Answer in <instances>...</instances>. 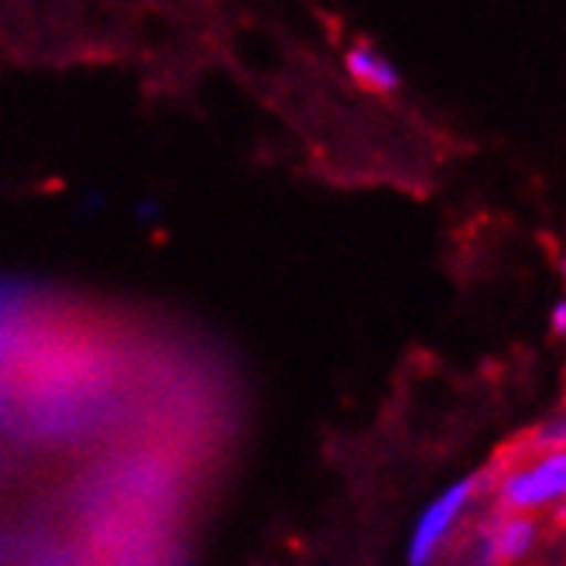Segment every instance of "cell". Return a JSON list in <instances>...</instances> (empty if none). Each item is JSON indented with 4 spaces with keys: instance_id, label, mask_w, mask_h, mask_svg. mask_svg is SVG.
<instances>
[{
    "instance_id": "1",
    "label": "cell",
    "mask_w": 566,
    "mask_h": 566,
    "mask_svg": "<svg viewBox=\"0 0 566 566\" xmlns=\"http://www.w3.org/2000/svg\"><path fill=\"white\" fill-rule=\"evenodd\" d=\"M566 491V457L563 450L543 453L528 468L512 471L502 481V505L512 512H536L559 502Z\"/></svg>"
},
{
    "instance_id": "6",
    "label": "cell",
    "mask_w": 566,
    "mask_h": 566,
    "mask_svg": "<svg viewBox=\"0 0 566 566\" xmlns=\"http://www.w3.org/2000/svg\"><path fill=\"white\" fill-rule=\"evenodd\" d=\"M549 326H553L556 337H563V333H566V303H563V298H556V303L549 306Z\"/></svg>"
},
{
    "instance_id": "4",
    "label": "cell",
    "mask_w": 566,
    "mask_h": 566,
    "mask_svg": "<svg viewBox=\"0 0 566 566\" xmlns=\"http://www.w3.org/2000/svg\"><path fill=\"white\" fill-rule=\"evenodd\" d=\"M491 543H494L497 559H522L532 553V546L539 543V525L532 522L525 512H518L491 532Z\"/></svg>"
},
{
    "instance_id": "2",
    "label": "cell",
    "mask_w": 566,
    "mask_h": 566,
    "mask_svg": "<svg viewBox=\"0 0 566 566\" xmlns=\"http://www.w3.org/2000/svg\"><path fill=\"white\" fill-rule=\"evenodd\" d=\"M474 491H478V478H468V481H457V484H450L437 502H432L422 515H419V522H416V528H412V539H409V553H406V559L409 563H429L432 559V553H437L443 543H447V536L453 532V522L460 518V512L471 505V497H474Z\"/></svg>"
},
{
    "instance_id": "3",
    "label": "cell",
    "mask_w": 566,
    "mask_h": 566,
    "mask_svg": "<svg viewBox=\"0 0 566 566\" xmlns=\"http://www.w3.org/2000/svg\"><path fill=\"white\" fill-rule=\"evenodd\" d=\"M347 73L354 76V83H360L364 90L371 93H395L398 86H402V73L395 70L391 59L368 49V45H354L344 59Z\"/></svg>"
},
{
    "instance_id": "5",
    "label": "cell",
    "mask_w": 566,
    "mask_h": 566,
    "mask_svg": "<svg viewBox=\"0 0 566 566\" xmlns=\"http://www.w3.org/2000/svg\"><path fill=\"white\" fill-rule=\"evenodd\" d=\"M563 440H566V426H563V416H553V422H546V426L539 429V447L563 450Z\"/></svg>"
},
{
    "instance_id": "7",
    "label": "cell",
    "mask_w": 566,
    "mask_h": 566,
    "mask_svg": "<svg viewBox=\"0 0 566 566\" xmlns=\"http://www.w3.org/2000/svg\"><path fill=\"white\" fill-rule=\"evenodd\" d=\"M158 213H161V207L155 203V199H145V203H138V217H142V220L151 223V220H158Z\"/></svg>"
}]
</instances>
